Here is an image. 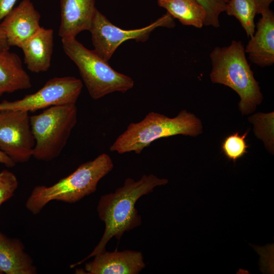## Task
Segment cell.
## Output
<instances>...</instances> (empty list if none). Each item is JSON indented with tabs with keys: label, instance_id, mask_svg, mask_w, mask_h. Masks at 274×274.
Segmentation results:
<instances>
[{
	"label": "cell",
	"instance_id": "obj_1",
	"mask_svg": "<svg viewBox=\"0 0 274 274\" xmlns=\"http://www.w3.org/2000/svg\"><path fill=\"white\" fill-rule=\"evenodd\" d=\"M167 183V179L159 178L153 174L144 175L137 181L127 178L123 186L114 193L101 196L97 211L105 225L104 234L92 252L83 260L72 264L71 267L105 251L108 242L112 237L119 240L125 231L140 226L142 220L135 207L136 202L142 196L152 192L156 187Z\"/></svg>",
	"mask_w": 274,
	"mask_h": 274
},
{
	"label": "cell",
	"instance_id": "obj_2",
	"mask_svg": "<svg viewBox=\"0 0 274 274\" xmlns=\"http://www.w3.org/2000/svg\"><path fill=\"white\" fill-rule=\"evenodd\" d=\"M210 57L211 81L227 86L238 94L239 110L243 115L253 112L262 101L263 95L242 42L233 40L228 46L216 47Z\"/></svg>",
	"mask_w": 274,
	"mask_h": 274
},
{
	"label": "cell",
	"instance_id": "obj_3",
	"mask_svg": "<svg viewBox=\"0 0 274 274\" xmlns=\"http://www.w3.org/2000/svg\"><path fill=\"white\" fill-rule=\"evenodd\" d=\"M113 167L110 156L102 153L93 160L81 164L72 174L51 186L34 187L26 201V208L36 215L53 200L76 202L94 192L99 181Z\"/></svg>",
	"mask_w": 274,
	"mask_h": 274
},
{
	"label": "cell",
	"instance_id": "obj_4",
	"mask_svg": "<svg viewBox=\"0 0 274 274\" xmlns=\"http://www.w3.org/2000/svg\"><path fill=\"white\" fill-rule=\"evenodd\" d=\"M202 131L201 121L185 110L174 118L151 112L140 122L130 123L110 146V150L119 154L134 152L139 154L160 138L179 134L196 136Z\"/></svg>",
	"mask_w": 274,
	"mask_h": 274
},
{
	"label": "cell",
	"instance_id": "obj_5",
	"mask_svg": "<svg viewBox=\"0 0 274 274\" xmlns=\"http://www.w3.org/2000/svg\"><path fill=\"white\" fill-rule=\"evenodd\" d=\"M63 51L77 65L92 98L98 99L114 92L125 93L134 86L130 77L114 70L93 50L84 47L76 38L61 39Z\"/></svg>",
	"mask_w": 274,
	"mask_h": 274
},
{
	"label": "cell",
	"instance_id": "obj_6",
	"mask_svg": "<svg viewBox=\"0 0 274 274\" xmlns=\"http://www.w3.org/2000/svg\"><path fill=\"white\" fill-rule=\"evenodd\" d=\"M77 122L76 104L50 107L40 114L30 116L35 140L32 157L49 161L59 156Z\"/></svg>",
	"mask_w": 274,
	"mask_h": 274
},
{
	"label": "cell",
	"instance_id": "obj_7",
	"mask_svg": "<svg viewBox=\"0 0 274 274\" xmlns=\"http://www.w3.org/2000/svg\"><path fill=\"white\" fill-rule=\"evenodd\" d=\"M175 26L173 17L167 13L146 27L131 30L123 29L112 24L97 10L89 31L91 35L93 50L101 58L108 61L117 48L124 42L134 40L144 42L156 28H173Z\"/></svg>",
	"mask_w": 274,
	"mask_h": 274
},
{
	"label": "cell",
	"instance_id": "obj_8",
	"mask_svg": "<svg viewBox=\"0 0 274 274\" xmlns=\"http://www.w3.org/2000/svg\"><path fill=\"white\" fill-rule=\"evenodd\" d=\"M82 81L75 77H54L34 93L14 101L0 102V111L5 110L33 112L49 107L76 104L83 88Z\"/></svg>",
	"mask_w": 274,
	"mask_h": 274
},
{
	"label": "cell",
	"instance_id": "obj_9",
	"mask_svg": "<svg viewBox=\"0 0 274 274\" xmlns=\"http://www.w3.org/2000/svg\"><path fill=\"white\" fill-rule=\"evenodd\" d=\"M35 145L29 112L0 111V149L15 163H24L32 157Z\"/></svg>",
	"mask_w": 274,
	"mask_h": 274
},
{
	"label": "cell",
	"instance_id": "obj_10",
	"mask_svg": "<svg viewBox=\"0 0 274 274\" xmlns=\"http://www.w3.org/2000/svg\"><path fill=\"white\" fill-rule=\"evenodd\" d=\"M41 15L30 0H22L0 22L9 47H20L40 28Z\"/></svg>",
	"mask_w": 274,
	"mask_h": 274
},
{
	"label": "cell",
	"instance_id": "obj_11",
	"mask_svg": "<svg viewBox=\"0 0 274 274\" xmlns=\"http://www.w3.org/2000/svg\"><path fill=\"white\" fill-rule=\"evenodd\" d=\"M93 261L86 263L88 274H138L145 268L142 252L131 250L106 251L94 256Z\"/></svg>",
	"mask_w": 274,
	"mask_h": 274
},
{
	"label": "cell",
	"instance_id": "obj_12",
	"mask_svg": "<svg viewBox=\"0 0 274 274\" xmlns=\"http://www.w3.org/2000/svg\"><path fill=\"white\" fill-rule=\"evenodd\" d=\"M256 24V31L251 37L245 51L250 60L260 67L274 63V14L269 9L262 11Z\"/></svg>",
	"mask_w": 274,
	"mask_h": 274
},
{
	"label": "cell",
	"instance_id": "obj_13",
	"mask_svg": "<svg viewBox=\"0 0 274 274\" xmlns=\"http://www.w3.org/2000/svg\"><path fill=\"white\" fill-rule=\"evenodd\" d=\"M60 9L61 39L76 38L81 32L89 31L97 10L95 0H60Z\"/></svg>",
	"mask_w": 274,
	"mask_h": 274
},
{
	"label": "cell",
	"instance_id": "obj_14",
	"mask_svg": "<svg viewBox=\"0 0 274 274\" xmlns=\"http://www.w3.org/2000/svg\"><path fill=\"white\" fill-rule=\"evenodd\" d=\"M53 46V30L41 26L19 47L27 68L36 73L47 71L51 66Z\"/></svg>",
	"mask_w": 274,
	"mask_h": 274
},
{
	"label": "cell",
	"instance_id": "obj_15",
	"mask_svg": "<svg viewBox=\"0 0 274 274\" xmlns=\"http://www.w3.org/2000/svg\"><path fill=\"white\" fill-rule=\"evenodd\" d=\"M37 269L30 256L18 239L0 231V274H35Z\"/></svg>",
	"mask_w": 274,
	"mask_h": 274
},
{
	"label": "cell",
	"instance_id": "obj_16",
	"mask_svg": "<svg viewBox=\"0 0 274 274\" xmlns=\"http://www.w3.org/2000/svg\"><path fill=\"white\" fill-rule=\"evenodd\" d=\"M31 86V79L20 57L9 49L0 48V96Z\"/></svg>",
	"mask_w": 274,
	"mask_h": 274
},
{
	"label": "cell",
	"instance_id": "obj_17",
	"mask_svg": "<svg viewBox=\"0 0 274 274\" xmlns=\"http://www.w3.org/2000/svg\"><path fill=\"white\" fill-rule=\"evenodd\" d=\"M157 3L184 25L198 28L204 26L206 11L196 0H157Z\"/></svg>",
	"mask_w": 274,
	"mask_h": 274
},
{
	"label": "cell",
	"instance_id": "obj_18",
	"mask_svg": "<svg viewBox=\"0 0 274 274\" xmlns=\"http://www.w3.org/2000/svg\"><path fill=\"white\" fill-rule=\"evenodd\" d=\"M225 12L228 15L236 18L248 37L253 36L256 27L254 18L257 14L254 0H229L226 4Z\"/></svg>",
	"mask_w": 274,
	"mask_h": 274
},
{
	"label": "cell",
	"instance_id": "obj_19",
	"mask_svg": "<svg viewBox=\"0 0 274 274\" xmlns=\"http://www.w3.org/2000/svg\"><path fill=\"white\" fill-rule=\"evenodd\" d=\"M247 132L242 135L235 132L226 137L222 144V150L226 157L234 162L247 153L248 146L245 138Z\"/></svg>",
	"mask_w": 274,
	"mask_h": 274
},
{
	"label": "cell",
	"instance_id": "obj_20",
	"mask_svg": "<svg viewBox=\"0 0 274 274\" xmlns=\"http://www.w3.org/2000/svg\"><path fill=\"white\" fill-rule=\"evenodd\" d=\"M204 9L206 18L204 26L215 28L220 26L219 15L225 11L227 3L225 0H196Z\"/></svg>",
	"mask_w": 274,
	"mask_h": 274
},
{
	"label": "cell",
	"instance_id": "obj_21",
	"mask_svg": "<svg viewBox=\"0 0 274 274\" xmlns=\"http://www.w3.org/2000/svg\"><path fill=\"white\" fill-rule=\"evenodd\" d=\"M18 185L17 178L12 172L6 169L0 172V206L14 195Z\"/></svg>",
	"mask_w": 274,
	"mask_h": 274
},
{
	"label": "cell",
	"instance_id": "obj_22",
	"mask_svg": "<svg viewBox=\"0 0 274 274\" xmlns=\"http://www.w3.org/2000/svg\"><path fill=\"white\" fill-rule=\"evenodd\" d=\"M18 0H0V22L12 11Z\"/></svg>",
	"mask_w": 274,
	"mask_h": 274
},
{
	"label": "cell",
	"instance_id": "obj_23",
	"mask_svg": "<svg viewBox=\"0 0 274 274\" xmlns=\"http://www.w3.org/2000/svg\"><path fill=\"white\" fill-rule=\"evenodd\" d=\"M257 7V14L269 8V6L273 0H254Z\"/></svg>",
	"mask_w": 274,
	"mask_h": 274
},
{
	"label": "cell",
	"instance_id": "obj_24",
	"mask_svg": "<svg viewBox=\"0 0 274 274\" xmlns=\"http://www.w3.org/2000/svg\"><path fill=\"white\" fill-rule=\"evenodd\" d=\"M0 163L4 164L8 167H12L16 163L5 153L0 149Z\"/></svg>",
	"mask_w": 274,
	"mask_h": 274
},
{
	"label": "cell",
	"instance_id": "obj_25",
	"mask_svg": "<svg viewBox=\"0 0 274 274\" xmlns=\"http://www.w3.org/2000/svg\"><path fill=\"white\" fill-rule=\"evenodd\" d=\"M0 48L9 49L10 47L7 41V39L4 32L0 29Z\"/></svg>",
	"mask_w": 274,
	"mask_h": 274
},
{
	"label": "cell",
	"instance_id": "obj_26",
	"mask_svg": "<svg viewBox=\"0 0 274 274\" xmlns=\"http://www.w3.org/2000/svg\"><path fill=\"white\" fill-rule=\"evenodd\" d=\"M229 0H225L226 3H227L229 2Z\"/></svg>",
	"mask_w": 274,
	"mask_h": 274
}]
</instances>
